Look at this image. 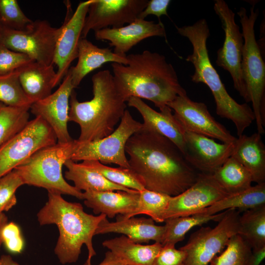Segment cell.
Instances as JSON below:
<instances>
[{
  "instance_id": "27",
  "label": "cell",
  "mask_w": 265,
  "mask_h": 265,
  "mask_svg": "<svg viewBox=\"0 0 265 265\" xmlns=\"http://www.w3.org/2000/svg\"><path fill=\"white\" fill-rule=\"evenodd\" d=\"M64 165L67 168L65 173V178L72 181L74 186L80 191L122 190L132 192L135 190L113 183L98 172L71 159L67 160Z\"/></svg>"
},
{
  "instance_id": "30",
  "label": "cell",
  "mask_w": 265,
  "mask_h": 265,
  "mask_svg": "<svg viewBox=\"0 0 265 265\" xmlns=\"http://www.w3.org/2000/svg\"><path fill=\"white\" fill-rule=\"evenodd\" d=\"M238 234L252 250L265 247V205L245 211L240 215Z\"/></svg>"
},
{
  "instance_id": "9",
  "label": "cell",
  "mask_w": 265,
  "mask_h": 265,
  "mask_svg": "<svg viewBox=\"0 0 265 265\" xmlns=\"http://www.w3.org/2000/svg\"><path fill=\"white\" fill-rule=\"evenodd\" d=\"M239 211L229 209L214 227H201L179 249L186 253V265H210L212 260L225 248L229 239L238 234Z\"/></svg>"
},
{
  "instance_id": "29",
  "label": "cell",
  "mask_w": 265,
  "mask_h": 265,
  "mask_svg": "<svg viewBox=\"0 0 265 265\" xmlns=\"http://www.w3.org/2000/svg\"><path fill=\"white\" fill-rule=\"evenodd\" d=\"M212 175L229 195L248 189L253 183L251 175L248 170L232 156Z\"/></svg>"
},
{
  "instance_id": "8",
  "label": "cell",
  "mask_w": 265,
  "mask_h": 265,
  "mask_svg": "<svg viewBox=\"0 0 265 265\" xmlns=\"http://www.w3.org/2000/svg\"><path fill=\"white\" fill-rule=\"evenodd\" d=\"M142 128V124L135 120L126 110L114 131L101 139L77 143L71 159L76 162L97 160L103 164L113 163L130 168L125 148L129 139Z\"/></svg>"
},
{
  "instance_id": "33",
  "label": "cell",
  "mask_w": 265,
  "mask_h": 265,
  "mask_svg": "<svg viewBox=\"0 0 265 265\" xmlns=\"http://www.w3.org/2000/svg\"><path fill=\"white\" fill-rule=\"evenodd\" d=\"M81 163L113 183L138 191L145 189L140 178L131 168L111 167L97 160H84Z\"/></svg>"
},
{
  "instance_id": "24",
  "label": "cell",
  "mask_w": 265,
  "mask_h": 265,
  "mask_svg": "<svg viewBox=\"0 0 265 265\" xmlns=\"http://www.w3.org/2000/svg\"><path fill=\"white\" fill-rule=\"evenodd\" d=\"M261 135L257 132L238 136L231 155L248 170L257 184L265 183V146Z\"/></svg>"
},
{
  "instance_id": "16",
  "label": "cell",
  "mask_w": 265,
  "mask_h": 265,
  "mask_svg": "<svg viewBox=\"0 0 265 265\" xmlns=\"http://www.w3.org/2000/svg\"><path fill=\"white\" fill-rule=\"evenodd\" d=\"M74 87L72 83L70 70L58 89L47 97L33 103L30 107L35 117L42 118L52 128L57 142L64 143L73 139L69 134V101Z\"/></svg>"
},
{
  "instance_id": "18",
  "label": "cell",
  "mask_w": 265,
  "mask_h": 265,
  "mask_svg": "<svg viewBox=\"0 0 265 265\" xmlns=\"http://www.w3.org/2000/svg\"><path fill=\"white\" fill-rule=\"evenodd\" d=\"M184 157L200 173L212 174L231 156L233 143H219L210 137L185 131Z\"/></svg>"
},
{
  "instance_id": "19",
  "label": "cell",
  "mask_w": 265,
  "mask_h": 265,
  "mask_svg": "<svg viewBox=\"0 0 265 265\" xmlns=\"http://www.w3.org/2000/svg\"><path fill=\"white\" fill-rule=\"evenodd\" d=\"M98 40L109 41L114 47L113 52L126 54V53L143 40L153 36L166 38L164 26L162 22L137 19L127 26L118 28L108 27L94 32Z\"/></svg>"
},
{
  "instance_id": "42",
  "label": "cell",
  "mask_w": 265,
  "mask_h": 265,
  "mask_svg": "<svg viewBox=\"0 0 265 265\" xmlns=\"http://www.w3.org/2000/svg\"><path fill=\"white\" fill-rule=\"evenodd\" d=\"M170 2V0H148L146 6L140 13L137 19H145L147 16L154 15L158 18L159 22H161L160 20L161 16H168L167 9Z\"/></svg>"
},
{
  "instance_id": "21",
  "label": "cell",
  "mask_w": 265,
  "mask_h": 265,
  "mask_svg": "<svg viewBox=\"0 0 265 265\" xmlns=\"http://www.w3.org/2000/svg\"><path fill=\"white\" fill-rule=\"evenodd\" d=\"M164 229V226L156 225L151 218H124L118 215L116 221L109 222L106 218L102 220L95 235L115 233L121 234L137 243H148L151 240L161 243Z\"/></svg>"
},
{
  "instance_id": "6",
  "label": "cell",
  "mask_w": 265,
  "mask_h": 265,
  "mask_svg": "<svg viewBox=\"0 0 265 265\" xmlns=\"http://www.w3.org/2000/svg\"><path fill=\"white\" fill-rule=\"evenodd\" d=\"M76 143V140L73 139L69 142H57L42 148L13 170L21 177L24 185L83 200V192L69 184L62 174L63 165L71 159Z\"/></svg>"
},
{
  "instance_id": "44",
  "label": "cell",
  "mask_w": 265,
  "mask_h": 265,
  "mask_svg": "<svg viewBox=\"0 0 265 265\" xmlns=\"http://www.w3.org/2000/svg\"><path fill=\"white\" fill-rule=\"evenodd\" d=\"M0 265H20L9 255H3L0 257Z\"/></svg>"
},
{
  "instance_id": "5",
  "label": "cell",
  "mask_w": 265,
  "mask_h": 265,
  "mask_svg": "<svg viewBox=\"0 0 265 265\" xmlns=\"http://www.w3.org/2000/svg\"><path fill=\"white\" fill-rule=\"evenodd\" d=\"M176 27L178 33L187 38L192 47V53L186 59L194 67V72L190 77L191 81L203 83L209 87L215 101L216 114L234 123L238 136L243 134L255 120L254 115L248 105L238 103L229 95L211 63L207 46L210 36L207 21L201 19L193 25Z\"/></svg>"
},
{
  "instance_id": "40",
  "label": "cell",
  "mask_w": 265,
  "mask_h": 265,
  "mask_svg": "<svg viewBox=\"0 0 265 265\" xmlns=\"http://www.w3.org/2000/svg\"><path fill=\"white\" fill-rule=\"evenodd\" d=\"M2 243L12 253H21L24 247V241L18 225L13 222H7L1 231Z\"/></svg>"
},
{
  "instance_id": "38",
  "label": "cell",
  "mask_w": 265,
  "mask_h": 265,
  "mask_svg": "<svg viewBox=\"0 0 265 265\" xmlns=\"http://www.w3.org/2000/svg\"><path fill=\"white\" fill-rule=\"evenodd\" d=\"M24 183L15 170L0 178V213L8 211L17 203L15 192Z\"/></svg>"
},
{
  "instance_id": "17",
  "label": "cell",
  "mask_w": 265,
  "mask_h": 265,
  "mask_svg": "<svg viewBox=\"0 0 265 265\" xmlns=\"http://www.w3.org/2000/svg\"><path fill=\"white\" fill-rule=\"evenodd\" d=\"M90 0L80 2L71 15V5L67 6V14L57 39L53 63L57 67L56 84L67 74L71 63L78 57V44Z\"/></svg>"
},
{
  "instance_id": "3",
  "label": "cell",
  "mask_w": 265,
  "mask_h": 265,
  "mask_svg": "<svg viewBox=\"0 0 265 265\" xmlns=\"http://www.w3.org/2000/svg\"><path fill=\"white\" fill-rule=\"evenodd\" d=\"M48 201L37 214L41 225L55 224L59 236L54 253L63 265L76 263L83 244L88 255L85 262L91 264L96 255L92 239L100 223L106 218L103 214L93 215L85 212L81 204L65 200L61 194L48 192Z\"/></svg>"
},
{
  "instance_id": "15",
  "label": "cell",
  "mask_w": 265,
  "mask_h": 265,
  "mask_svg": "<svg viewBox=\"0 0 265 265\" xmlns=\"http://www.w3.org/2000/svg\"><path fill=\"white\" fill-rule=\"evenodd\" d=\"M148 0H90L81 38H86L91 30L118 28L138 18L146 6Z\"/></svg>"
},
{
  "instance_id": "45",
  "label": "cell",
  "mask_w": 265,
  "mask_h": 265,
  "mask_svg": "<svg viewBox=\"0 0 265 265\" xmlns=\"http://www.w3.org/2000/svg\"><path fill=\"white\" fill-rule=\"evenodd\" d=\"M8 222V218L7 216L4 212L0 213V248L2 243L1 238V231L5 226V225Z\"/></svg>"
},
{
  "instance_id": "7",
  "label": "cell",
  "mask_w": 265,
  "mask_h": 265,
  "mask_svg": "<svg viewBox=\"0 0 265 265\" xmlns=\"http://www.w3.org/2000/svg\"><path fill=\"white\" fill-rule=\"evenodd\" d=\"M251 4L249 14L243 7H241L237 12L244 40L241 70L250 102L252 103L257 132L262 134L265 132V64L263 53L255 33L258 11L255 9V2Z\"/></svg>"
},
{
  "instance_id": "23",
  "label": "cell",
  "mask_w": 265,
  "mask_h": 265,
  "mask_svg": "<svg viewBox=\"0 0 265 265\" xmlns=\"http://www.w3.org/2000/svg\"><path fill=\"white\" fill-rule=\"evenodd\" d=\"M83 195L84 204L92 209L95 214L113 218L118 215L126 216L132 212L137 205L139 191H87L83 192Z\"/></svg>"
},
{
  "instance_id": "22",
  "label": "cell",
  "mask_w": 265,
  "mask_h": 265,
  "mask_svg": "<svg viewBox=\"0 0 265 265\" xmlns=\"http://www.w3.org/2000/svg\"><path fill=\"white\" fill-rule=\"evenodd\" d=\"M77 58L76 65L69 69L74 88L88 74L106 62L128 64L126 54L115 53L108 48H99L86 38H80L79 40Z\"/></svg>"
},
{
  "instance_id": "32",
  "label": "cell",
  "mask_w": 265,
  "mask_h": 265,
  "mask_svg": "<svg viewBox=\"0 0 265 265\" xmlns=\"http://www.w3.org/2000/svg\"><path fill=\"white\" fill-rule=\"evenodd\" d=\"M29 109L0 102V147L26 126L29 121Z\"/></svg>"
},
{
  "instance_id": "35",
  "label": "cell",
  "mask_w": 265,
  "mask_h": 265,
  "mask_svg": "<svg viewBox=\"0 0 265 265\" xmlns=\"http://www.w3.org/2000/svg\"><path fill=\"white\" fill-rule=\"evenodd\" d=\"M252 253L250 246L236 234L229 239L224 250L213 257L210 265H249Z\"/></svg>"
},
{
  "instance_id": "46",
  "label": "cell",
  "mask_w": 265,
  "mask_h": 265,
  "mask_svg": "<svg viewBox=\"0 0 265 265\" xmlns=\"http://www.w3.org/2000/svg\"><path fill=\"white\" fill-rule=\"evenodd\" d=\"M3 29V27L1 25V24L0 23V39L1 34H2Z\"/></svg>"
},
{
  "instance_id": "28",
  "label": "cell",
  "mask_w": 265,
  "mask_h": 265,
  "mask_svg": "<svg viewBox=\"0 0 265 265\" xmlns=\"http://www.w3.org/2000/svg\"><path fill=\"white\" fill-rule=\"evenodd\" d=\"M265 205V183L257 184L248 189L229 195L197 214L210 215L229 209L245 211Z\"/></svg>"
},
{
  "instance_id": "13",
  "label": "cell",
  "mask_w": 265,
  "mask_h": 265,
  "mask_svg": "<svg viewBox=\"0 0 265 265\" xmlns=\"http://www.w3.org/2000/svg\"><path fill=\"white\" fill-rule=\"evenodd\" d=\"M167 106L184 130L216 139L225 143L236 139L230 132L213 117L205 103L191 100L186 92L177 96Z\"/></svg>"
},
{
  "instance_id": "41",
  "label": "cell",
  "mask_w": 265,
  "mask_h": 265,
  "mask_svg": "<svg viewBox=\"0 0 265 265\" xmlns=\"http://www.w3.org/2000/svg\"><path fill=\"white\" fill-rule=\"evenodd\" d=\"M175 246L170 244L162 245L152 265H186V252L177 249Z\"/></svg>"
},
{
  "instance_id": "43",
  "label": "cell",
  "mask_w": 265,
  "mask_h": 265,
  "mask_svg": "<svg viewBox=\"0 0 265 265\" xmlns=\"http://www.w3.org/2000/svg\"><path fill=\"white\" fill-rule=\"evenodd\" d=\"M83 265H92L84 263ZM98 265H126L110 251L106 252L102 262Z\"/></svg>"
},
{
  "instance_id": "37",
  "label": "cell",
  "mask_w": 265,
  "mask_h": 265,
  "mask_svg": "<svg viewBox=\"0 0 265 265\" xmlns=\"http://www.w3.org/2000/svg\"><path fill=\"white\" fill-rule=\"evenodd\" d=\"M33 21L21 9L16 0H0V23L3 28L21 30Z\"/></svg>"
},
{
  "instance_id": "20",
  "label": "cell",
  "mask_w": 265,
  "mask_h": 265,
  "mask_svg": "<svg viewBox=\"0 0 265 265\" xmlns=\"http://www.w3.org/2000/svg\"><path fill=\"white\" fill-rule=\"evenodd\" d=\"M127 102L129 106L135 108L142 116V129L153 131L169 139L184 156L186 150L185 130L170 107L166 106L158 112L140 98L132 97Z\"/></svg>"
},
{
  "instance_id": "14",
  "label": "cell",
  "mask_w": 265,
  "mask_h": 265,
  "mask_svg": "<svg viewBox=\"0 0 265 265\" xmlns=\"http://www.w3.org/2000/svg\"><path fill=\"white\" fill-rule=\"evenodd\" d=\"M228 195L212 174L199 173L191 186L180 194L171 197L163 219L164 222L168 218L197 214Z\"/></svg>"
},
{
  "instance_id": "2",
  "label": "cell",
  "mask_w": 265,
  "mask_h": 265,
  "mask_svg": "<svg viewBox=\"0 0 265 265\" xmlns=\"http://www.w3.org/2000/svg\"><path fill=\"white\" fill-rule=\"evenodd\" d=\"M127 58V65H111L116 88L126 102L132 97L145 99L161 110L186 93L173 66L163 55L145 50Z\"/></svg>"
},
{
  "instance_id": "34",
  "label": "cell",
  "mask_w": 265,
  "mask_h": 265,
  "mask_svg": "<svg viewBox=\"0 0 265 265\" xmlns=\"http://www.w3.org/2000/svg\"><path fill=\"white\" fill-rule=\"evenodd\" d=\"M171 196L144 189L139 191V196L135 209L129 214L121 216L127 218L144 214L149 215L154 221L164 222L163 213Z\"/></svg>"
},
{
  "instance_id": "25",
  "label": "cell",
  "mask_w": 265,
  "mask_h": 265,
  "mask_svg": "<svg viewBox=\"0 0 265 265\" xmlns=\"http://www.w3.org/2000/svg\"><path fill=\"white\" fill-rule=\"evenodd\" d=\"M19 79L28 98L33 103L49 96L56 84L53 65L32 61L19 69Z\"/></svg>"
},
{
  "instance_id": "12",
  "label": "cell",
  "mask_w": 265,
  "mask_h": 265,
  "mask_svg": "<svg viewBox=\"0 0 265 265\" xmlns=\"http://www.w3.org/2000/svg\"><path fill=\"white\" fill-rule=\"evenodd\" d=\"M56 143L54 132L42 118L29 121L21 132L0 147V178L38 150Z\"/></svg>"
},
{
  "instance_id": "36",
  "label": "cell",
  "mask_w": 265,
  "mask_h": 265,
  "mask_svg": "<svg viewBox=\"0 0 265 265\" xmlns=\"http://www.w3.org/2000/svg\"><path fill=\"white\" fill-rule=\"evenodd\" d=\"M19 69L0 75V102L11 106L30 107L32 103L25 94L19 81Z\"/></svg>"
},
{
  "instance_id": "4",
  "label": "cell",
  "mask_w": 265,
  "mask_h": 265,
  "mask_svg": "<svg viewBox=\"0 0 265 265\" xmlns=\"http://www.w3.org/2000/svg\"><path fill=\"white\" fill-rule=\"evenodd\" d=\"M93 98L80 102L74 89L70 98L69 121L80 128L79 142L96 141L112 133L120 121L127 105L118 91L112 74L108 70L92 77Z\"/></svg>"
},
{
  "instance_id": "31",
  "label": "cell",
  "mask_w": 265,
  "mask_h": 265,
  "mask_svg": "<svg viewBox=\"0 0 265 265\" xmlns=\"http://www.w3.org/2000/svg\"><path fill=\"white\" fill-rule=\"evenodd\" d=\"M226 212V210L210 215L196 214L167 219L164 221L165 229L161 244L162 245L167 244L175 245L184 239L186 234L192 228L211 221L218 222Z\"/></svg>"
},
{
  "instance_id": "10",
  "label": "cell",
  "mask_w": 265,
  "mask_h": 265,
  "mask_svg": "<svg viewBox=\"0 0 265 265\" xmlns=\"http://www.w3.org/2000/svg\"><path fill=\"white\" fill-rule=\"evenodd\" d=\"M61 31V26L53 27L47 21L38 20L23 30L3 28L0 44L26 54L34 61L53 65L55 45Z\"/></svg>"
},
{
  "instance_id": "11",
  "label": "cell",
  "mask_w": 265,
  "mask_h": 265,
  "mask_svg": "<svg viewBox=\"0 0 265 265\" xmlns=\"http://www.w3.org/2000/svg\"><path fill=\"white\" fill-rule=\"evenodd\" d=\"M213 9L221 21L225 34L223 46L217 52L216 64L230 73L235 88L245 101L249 103L241 70L244 40L235 21V13L223 0H215Z\"/></svg>"
},
{
  "instance_id": "26",
  "label": "cell",
  "mask_w": 265,
  "mask_h": 265,
  "mask_svg": "<svg viewBox=\"0 0 265 265\" xmlns=\"http://www.w3.org/2000/svg\"><path fill=\"white\" fill-rule=\"evenodd\" d=\"M102 244L126 265H152L162 246L156 242L149 245L135 243L124 235L106 240Z\"/></svg>"
},
{
  "instance_id": "39",
  "label": "cell",
  "mask_w": 265,
  "mask_h": 265,
  "mask_svg": "<svg viewBox=\"0 0 265 265\" xmlns=\"http://www.w3.org/2000/svg\"><path fill=\"white\" fill-rule=\"evenodd\" d=\"M32 61L26 54L12 51L0 44V75L13 72Z\"/></svg>"
},
{
  "instance_id": "1",
  "label": "cell",
  "mask_w": 265,
  "mask_h": 265,
  "mask_svg": "<svg viewBox=\"0 0 265 265\" xmlns=\"http://www.w3.org/2000/svg\"><path fill=\"white\" fill-rule=\"evenodd\" d=\"M125 151L130 168L149 190L178 195L196 182L200 173L174 143L153 131L141 129L134 133Z\"/></svg>"
}]
</instances>
